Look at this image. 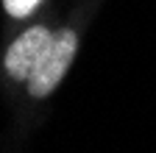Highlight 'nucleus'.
I'll use <instances>...</instances> for the list:
<instances>
[{"label":"nucleus","instance_id":"f257e3e1","mask_svg":"<svg viewBox=\"0 0 156 153\" xmlns=\"http://www.w3.org/2000/svg\"><path fill=\"white\" fill-rule=\"evenodd\" d=\"M75 47H78V39H75L73 31H58V33L53 36V45H50V50L45 53L42 64H39L36 72L25 81V84H28V92L34 95V98H45V95H50L58 84H62L64 72H67L70 64H73Z\"/></svg>","mask_w":156,"mask_h":153},{"label":"nucleus","instance_id":"f03ea898","mask_svg":"<svg viewBox=\"0 0 156 153\" xmlns=\"http://www.w3.org/2000/svg\"><path fill=\"white\" fill-rule=\"evenodd\" d=\"M53 36L56 33H50L45 28H31V31H25L20 36L6 53V70H9L11 78H17V81H28L31 78L36 72V67L42 64L45 53L50 50Z\"/></svg>","mask_w":156,"mask_h":153},{"label":"nucleus","instance_id":"7ed1b4c3","mask_svg":"<svg viewBox=\"0 0 156 153\" xmlns=\"http://www.w3.org/2000/svg\"><path fill=\"white\" fill-rule=\"evenodd\" d=\"M42 0H3V6H6V11L11 14V17H25V14H31Z\"/></svg>","mask_w":156,"mask_h":153}]
</instances>
